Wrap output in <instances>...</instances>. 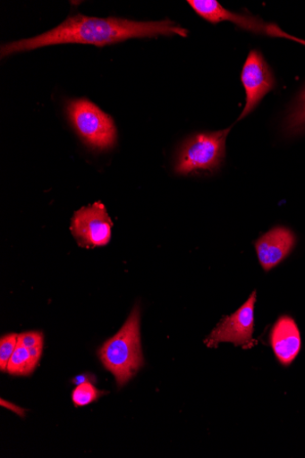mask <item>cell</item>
<instances>
[{"label":"cell","instance_id":"3957f363","mask_svg":"<svg viewBox=\"0 0 305 458\" xmlns=\"http://www.w3.org/2000/svg\"><path fill=\"white\" fill-rule=\"evenodd\" d=\"M231 131L232 128H229L191 137L179 151L175 165L176 174L188 175L219 170L226 156V140Z\"/></svg>","mask_w":305,"mask_h":458},{"label":"cell","instance_id":"30bf717a","mask_svg":"<svg viewBox=\"0 0 305 458\" xmlns=\"http://www.w3.org/2000/svg\"><path fill=\"white\" fill-rule=\"evenodd\" d=\"M270 344L283 366H290L300 353L301 339L296 322L288 316L278 318L271 330Z\"/></svg>","mask_w":305,"mask_h":458},{"label":"cell","instance_id":"52a82bcc","mask_svg":"<svg viewBox=\"0 0 305 458\" xmlns=\"http://www.w3.org/2000/svg\"><path fill=\"white\" fill-rule=\"evenodd\" d=\"M241 79L246 93V105L238 121L248 116L275 85L270 67L263 55L256 50L250 52Z\"/></svg>","mask_w":305,"mask_h":458},{"label":"cell","instance_id":"5b68a950","mask_svg":"<svg viewBox=\"0 0 305 458\" xmlns=\"http://www.w3.org/2000/svg\"><path fill=\"white\" fill-rule=\"evenodd\" d=\"M256 291L234 314L223 319L205 341L207 347L216 348L222 343H231L236 347L250 348L253 345L254 308Z\"/></svg>","mask_w":305,"mask_h":458},{"label":"cell","instance_id":"7a4b0ae2","mask_svg":"<svg viewBox=\"0 0 305 458\" xmlns=\"http://www.w3.org/2000/svg\"><path fill=\"white\" fill-rule=\"evenodd\" d=\"M106 369L111 371L120 387L132 379L144 366L140 339V310L137 306L117 335L98 351Z\"/></svg>","mask_w":305,"mask_h":458},{"label":"cell","instance_id":"5bb4252c","mask_svg":"<svg viewBox=\"0 0 305 458\" xmlns=\"http://www.w3.org/2000/svg\"><path fill=\"white\" fill-rule=\"evenodd\" d=\"M19 335H5L0 340V369L6 372L8 364L18 346Z\"/></svg>","mask_w":305,"mask_h":458},{"label":"cell","instance_id":"277c9868","mask_svg":"<svg viewBox=\"0 0 305 458\" xmlns=\"http://www.w3.org/2000/svg\"><path fill=\"white\" fill-rule=\"evenodd\" d=\"M73 129L89 148L107 150L116 142V128L113 118L87 99H75L66 106Z\"/></svg>","mask_w":305,"mask_h":458},{"label":"cell","instance_id":"8992f818","mask_svg":"<svg viewBox=\"0 0 305 458\" xmlns=\"http://www.w3.org/2000/svg\"><path fill=\"white\" fill-rule=\"evenodd\" d=\"M112 226L105 205L98 201L74 214L71 231L79 245L90 248L106 245L111 240Z\"/></svg>","mask_w":305,"mask_h":458},{"label":"cell","instance_id":"2e32d148","mask_svg":"<svg viewBox=\"0 0 305 458\" xmlns=\"http://www.w3.org/2000/svg\"><path fill=\"white\" fill-rule=\"evenodd\" d=\"M89 382H91L90 377H89V374H83V376H79L73 380V383L76 386H79V385H81L84 383H89Z\"/></svg>","mask_w":305,"mask_h":458},{"label":"cell","instance_id":"ba28073f","mask_svg":"<svg viewBox=\"0 0 305 458\" xmlns=\"http://www.w3.org/2000/svg\"><path fill=\"white\" fill-rule=\"evenodd\" d=\"M188 4L198 15L212 24L231 21L240 28L256 33L275 37H286L305 45V41L284 33L278 26L266 23L258 18L244 16L225 9L216 0H189Z\"/></svg>","mask_w":305,"mask_h":458},{"label":"cell","instance_id":"9a60e30c","mask_svg":"<svg viewBox=\"0 0 305 458\" xmlns=\"http://www.w3.org/2000/svg\"><path fill=\"white\" fill-rule=\"evenodd\" d=\"M19 344L27 349L43 347V335L39 331H30L19 335Z\"/></svg>","mask_w":305,"mask_h":458},{"label":"cell","instance_id":"8fae6325","mask_svg":"<svg viewBox=\"0 0 305 458\" xmlns=\"http://www.w3.org/2000/svg\"><path fill=\"white\" fill-rule=\"evenodd\" d=\"M38 362L32 358L30 350L19 344L8 364L7 372L15 377H28L33 372Z\"/></svg>","mask_w":305,"mask_h":458},{"label":"cell","instance_id":"4fadbf2b","mask_svg":"<svg viewBox=\"0 0 305 458\" xmlns=\"http://www.w3.org/2000/svg\"><path fill=\"white\" fill-rule=\"evenodd\" d=\"M104 394L106 393L99 391L89 382L77 386L72 394V400L76 407H82L97 402Z\"/></svg>","mask_w":305,"mask_h":458},{"label":"cell","instance_id":"7c38bea8","mask_svg":"<svg viewBox=\"0 0 305 458\" xmlns=\"http://www.w3.org/2000/svg\"><path fill=\"white\" fill-rule=\"evenodd\" d=\"M285 130L290 135L305 131V89L301 93L286 118Z\"/></svg>","mask_w":305,"mask_h":458},{"label":"cell","instance_id":"6da1fadb","mask_svg":"<svg viewBox=\"0 0 305 458\" xmlns=\"http://www.w3.org/2000/svg\"><path fill=\"white\" fill-rule=\"evenodd\" d=\"M189 31L169 20L140 22L117 18H96L77 14L56 28L34 38L13 41L2 47V57L58 45L80 44L104 47L129 38L179 35Z\"/></svg>","mask_w":305,"mask_h":458},{"label":"cell","instance_id":"9c48e42d","mask_svg":"<svg viewBox=\"0 0 305 458\" xmlns=\"http://www.w3.org/2000/svg\"><path fill=\"white\" fill-rule=\"evenodd\" d=\"M295 243V235L290 229H272L254 243L259 265L267 272L272 270L291 254Z\"/></svg>","mask_w":305,"mask_h":458}]
</instances>
